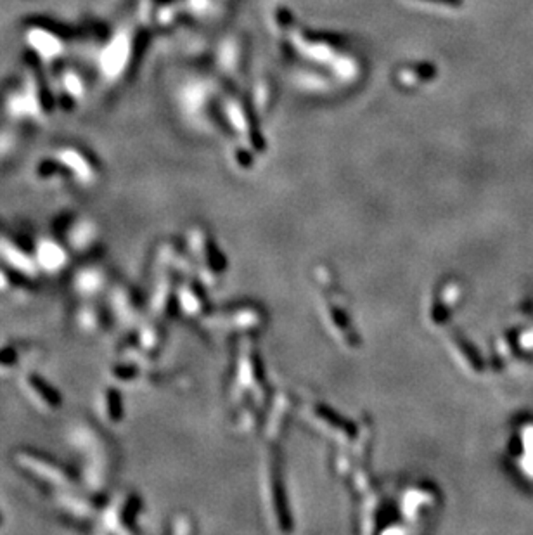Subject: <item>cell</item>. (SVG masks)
I'll use <instances>...</instances> for the list:
<instances>
[{"label":"cell","instance_id":"6da1fadb","mask_svg":"<svg viewBox=\"0 0 533 535\" xmlns=\"http://www.w3.org/2000/svg\"><path fill=\"white\" fill-rule=\"evenodd\" d=\"M68 440L80 455L82 484L90 490L106 492L118 468L114 442L90 421L73 423Z\"/></svg>","mask_w":533,"mask_h":535},{"label":"cell","instance_id":"7a4b0ae2","mask_svg":"<svg viewBox=\"0 0 533 535\" xmlns=\"http://www.w3.org/2000/svg\"><path fill=\"white\" fill-rule=\"evenodd\" d=\"M12 461L26 477L45 485L52 492L82 487V477H78L73 468L38 449L18 447L12 452Z\"/></svg>","mask_w":533,"mask_h":535},{"label":"cell","instance_id":"3957f363","mask_svg":"<svg viewBox=\"0 0 533 535\" xmlns=\"http://www.w3.org/2000/svg\"><path fill=\"white\" fill-rule=\"evenodd\" d=\"M142 513V501L136 492H120L108 499L103 513L97 518L101 530L106 534H136L137 521Z\"/></svg>","mask_w":533,"mask_h":535},{"label":"cell","instance_id":"277c9868","mask_svg":"<svg viewBox=\"0 0 533 535\" xmlns=\"http://www.w3.org/2000/svg\"><path fill=\"white\" fill-rule=\"evenodd\" d=\"M106 492H95L82 487L54 492V504L70 520L90 521L101 516L108 503Z\"/></svg>","mask_w":533,"mask_h":535},{"label":"cell","instance_id":"5b68a950","mask_svg":"<svg viewBox=\"0 0 533 535\" xmlns=\"http://www.w3.org/2000/svg\"><path fill=\"white\" fill-rule=\"evenodd\" d=\"M19 388L29 404L45 414H54L62 407V395L49 379L35 371H25L19 378Z\"/></svg>","mask_w":533,"mask_h":535},{"label":"cell","instance_id":"8992f818","mask_svg":"<svg viewBox=\"0 0 533 535\" xmlns=\"http://www.w3.org/2000/svg\"><path fill=\"white\" fill-rule=\"evenodd\" d=\"M33 257L40 274L58 276L71 263V250L68 244L52 236H40L33 243Z\"/></svg>","mask_w":533,"mask_h":535},{"label":"cell","instance_id":"52a82bcc","mask_svg":"<svg viewBox=\"0 0 533 535\" xmlns=\"http://www.w3.org/2000/svg\"><path fill=\"white\" fill-rule=\"evenodd\" d=\"M0 260L32 279L40 277V270L33 257V244L28 246L23 237L12 236L5 230H0Z\"/></svg>","mask_w":533,"mask_h":535},{"label":"cell","instance_id":"ba28073f","mask_svg":"<svg viewBox=\"0 0 533 535\" xmlns=\"http://www.w3.org/2000/svg\"><path fill=\"white\" fill-rule=\"evenodd\" d=\"M110 312L123 326H136L142 316V302L132 284L120 281L110 288Z\"/></svg>","mask_w":533,"mask_h":535},{"label":"cell","instance_id":"9c48e42d","mask_svg":"<svg viewBox=\"0 0 533 535\" xmlns=\"http://www.w3.org/2000/svg\"><path fill=\"white\" fill-rule=\"evenodd\" d=\"M113 279H111V270L106 265L99 262L85 263L84 267L73 274V292L84 300H94L108 288H111Z\"/></svg>","mask_w":533,"mask_h":535},{"label":"cell","instance_id":"30bf717a","mask_svg":"<svg viewBox=\"0 0 533 535\" xmlns=\"http://www.w3.org/2000/svg\"><path fill=\"white\" fill-rule=\"evenodd\" d=\"M64 239L73 253H90L99 244V227L85 217L71 219L66 226Z\"/></svg>","mask_w":533,"mask_h":535},{"label":"cell","instance_id":"8fae6325","mask_svg":"<svg viewBox=\"0 0 533 535\" xmlns=\"http://www.w3.org/2000/svg\"><path fill=\"white\" fill-rule=\"evenodd\" d=\"M111 313L106 312V309L99 305V303L90 302V300H85L80 307L77 309L75 313V322H77V328L82 333L88 336H97L103 335L108 331L111 322Z\"/></svg>","mask_w":533,"mask_h":535},{"label":"cell","instance_id":"7c38bea8","mask_svg":"<svg viewBox=\"0 0 533 535\" xmlns=\"http://www.w3.org/2000/svg\"><path fill=\"white\" fill-rule=\"evenodd\" d=\"M38 355L37 346L25 342L0 343V376H11L21 369L26 361Z\"/></svg>","mask_w":533,"mask_h":535},{"label":"cell","instance_id":"4fadbf2b","mask_svg":"<svg viewBox=\"0 0 533 535\" xmlns=\"http://www.w3.org/2000/svg\"><path fill=\"white\" fill-rule=\"evenodd\" d=\"M95 409H97L99 419L108 426H118L125 418V404L121 392L116 385L104 386L97 394L95 401Z\"/></svg>","mask_w":533,"mask_h":535},{"label":"cell","instance_id":"5bb4252c","mask_svg":"<svg viewBox=\"0 0 533 535\" xmlns=\"http://www.w3.org/2000/svg\"><path fill=\"white\" fill-rule=\"evenodd\" d=\"M33 286L35 284H33L32 277L12 269L8 263H0V295L11 296L14 300L32 298L35 293Z\"/></svg>","mask_w":533,"mask_h":535},{"label":"cell","instance_id":"9a60e30c","mask_svg":"<svg viewBox=\"0 0 533 535\" xmlns=\"http://www.w3.org/2000/svg\"><path fill=\"white\" fill-rule=\"evenodd\" d=\"M62 161L71 171L75 174V177L84 184H92L97 178V168L92 163L90 160L84 156V154L77 153V151H64L62 154Z\"/></svg>","mask_w":533,"mask_h":535},{"label":"cell","instance_id":"2e32d148","mask_svg":"<svg viewBox=\"0 0 533 535\" xmlns=\"http://www.w3.org/2000/svg\"><path fill=\"white\" fill-rule=\"evenodd\" d=\"M108 379H110L113 385L121 386V385H134V383L140 381V376H142V368L140 364L130 361H121L114 362L113 366L108 368L106 372Z\"/></svg>","mask_w":533,"mask_h":535},{"label":"cell","instance_id":"e0dca14e","mask_svg":"<svg viewBox=\"0 0 533 535\" xmlns=\"http://www.w3.org/2000/svg\"><path fill=\"white\" fill-rule=\"evenodd\" d=\"M424 2H431V4H440V5H450V8H459L464 0H424Z\"/></svg>","mask_w":533,"mask_h":535}]
</instances>
